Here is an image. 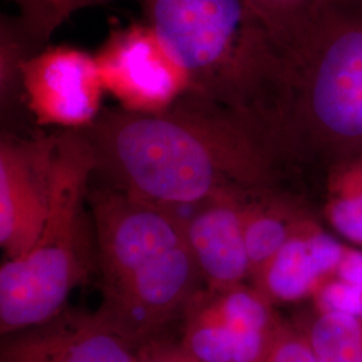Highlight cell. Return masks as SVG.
Here are the masks:
<instances>
[{
	"instance_id": "9",
	"label": "cell",
	"mask_w": 362,
	"mask_h": 362,
	"mask_svg": "<svg viewBox=\"0 0 362 362\" xmlns=\"http://www.w3.org/2000/svg\"><path fill=\"white\" fill-rule=\"evenodd\" d=\"M57 134H3L0 143V246L6 258L26 254L46 224Z\"/></svg>"
},
{
	"instance_id": "16",
	"label": "cell",
	"mask_w": 362,
	"mask_h": 362,
	"mask_svg": "<svg viewBox=\"0 0 362 362\" xmlns=\"http://www.w3.org/2000/svg\"><path fill=\"white\" fill-rule=\"evenodd\" d=\"M318 362H362V314L317 310L302 330Z\"/></svg>"
},
{
	"instance_id": "6",
	"label": "cell",
	"mask_w": 362,
	"mask_h": 362,
	"mask_svg": "<svg viewBox=\"0 0 362 362\" xmlns=\"http://www.w3.org/2000/svg\"><path fill=\"white\" fill-rule=\"evenodd\" d=\"M105 285L113 284L185 243V218L112 187L89 194Z\"/></svg>"
},
{
	"instance_id": "2",
	"label": "cell",
	"mask_w": 362,
	"mask_h": 362,
	"mask_svg": "<svg viewBox=\"0 0 362 362\" xmlns=\"http://www.w3.org/2000/svg\"><path fill=\"white\" fill-rule=\"evenodd\" d=\"M139 1L144 22L185 71L188 94L245 118L285 156L290 61L250 1Z\"/></svg>"
},
{
	"instance_id": "5",
	"label": "cell",
	"mask_w": 362,
	"mask_h": 362,
	"mask_svg": "<svg viewBox=\"0 0 362 362\" xmlns=\"http://www.w3.org/2000/svg\"><path fill=\"white\" fill-rule=\"evenodd\" d=\"M282 321L255 286L196 294L181 346L203 362H263Z\"/></svg>"
},
{
	"instance_id": "14",
	"label": "cell",
	"mask_w": 362,
	"mask_h": 362,
	"mask_svg": "<svg viewBox=\"0 0 362 362\" xmlns=\"http://www.w3.org/2000/svg\"><path fill=\"white\" fill-rule=\"evenodd\" d=\"M242 224L251 278L285 246L310 214L278 187L242 196Z\"/></svg>"
},
{
	"instance_id": "15",
	"label": "cell",
	"mask_w": 362,
	"mask_h": 362,
	"mask_svg": "<svg viewBox=\"0 0 362 362\" xmlns=\"http://www.w3.org/2000/svg\"><path fill=\"white\" fill-rule=\"evenodd\" d=\"M325 172V218L342 239L362 247V152Z\"/></svg>"
},
{
	"instance_id": "7",
	"label": "cell",
	"mask_w": 362,
	"mask_h": 362,
	"mask_svg": "<svg viewBox=\"0 0 362 362\" xmlns=\"http://www.w3.org/2000/svg\"><path fill=\"white\" fill-rule=\"evenodd\" d=\"M202 279L187 245L169 250L113 284L104 285L100 311L139 348L188 305Z\"/></svg>"
},
{
	"instance_id": "12",
	"label": "cell",
	"mask_w": 362,
	"mask_h": 362,
	"mask_svg": "<svg viewBox=\"0 0 362 362\" xmlns=\"http://www.w3.org/2000/svg\"><path fill=\"white\" fill-rule=\"evenodd\" d=\"M245 194L212 197L184 216L187 245L211 291L245 285L251 278L240 211Z\"/></svg>"
},
{
	"instance_id": "20",
	"label": "cell",
	"mask_w": 362,
	"mask_h": 362,
	"mask_svg": "<svg viewBox=\"0 0 362 362\" xmlns=\"http://www.w3.org/2000/svg\"><path fill=\"white\" fill-rule=\"evenodd\" d=\"M263 362H318L302 330L281 324Z\"/></svg>"
},
{
	"instance_id": "8",
	"label": "cell",
	"mask_w": 362,
	"mask_h": 362,
	"mask_svg": "<svg viewBox=\"0 0 362 362\" xmlns=\"http://www.w3.org/2000/svg\"><path fill=\"white\" fill-rule=\"evenodd\" d=\"M95 59L105 91L127 110L160 112L189 91L185 71L145 22L112 28Z\"/></svg>"
},
{
	"instance_id": "13",
	"label": "cell",
	"mask_w": 362,
	"mask_h": 362,
	"mask_svg": "<svg viewBox=\"0 0 362 362\" xmlns=\"http://www.w3.org/2000/svg\"><path fill=\"white\" fill-rule=\"evenodd\" d=\"M345 248L313 218L254 275L252 286L272 303L313 297L334 272Z\"/></svg>"
},
{
	"instance_id": "4",
	"label": "cell",
	"mask_w": 362,
	"mask_h": 362,
	"mask_svg": "<svg viewBox=\"0 0 362 362\" xmlns=\"http://www.w3.org/2000/svg\"><path fill=\"white\" fill-rule=\"evenodd\" d=\"M94 149L83 130L57 134L50 208L38 242L0 267V332L3 336L43 324L64 311L83 278L81 212L91 175Z\"/></svg>"
},
{
	"instance_id": "3",
	"label": "cell",
	"mask_w": 362,
	"mask_h": 362,
	"mask_svg": "<svg viewBox=\"0 0 362 362\" xmlns=\"http://www.w3.org/2000/svg\"><path fill=\"white\" fill-rule=\"evenodd\" d=\"M288 61V163L327 169L362 152V0H329Z\"/></svg>"
},
{
	"instance_id": "21",
	"label": "cell",
	"mask_w": 362,
	"mask_h": 362,
	"mask_svg": "<svg viewBox=\"0 0 362 362\" xmlns=\"http://www.w3.org/2000/svg\"><path fill=\"white\" fill-rule=\"evenodd\" d=\"M137 362H203L196 358L181 344H144L139 349Z\"/></svg>"
},
{
	"instance_id": "17",
	"label": "cell",
	"mask_w": 362,
	"mask_h": 362,
	"mask_svg": "<svg viewBox=\"0 0 362 362\" xmlns=\"http://www.w3.org/2000/svg\"><path fill=\"white\" fill-rule=\"evenodd\" d=\"M269 27L274 38L288 52L303 37L329 0H248Z\"/></svg>"
},
{
	"instance_id": "1",
	"label": "cell",
	"mask_w": 362,
	"mask_h": 362,
	"mask_svg": "<svg viewBox=\"0 0 362 362\" xmlns=\"http://www.w3.org/2000/svg\"><path fill=\"white\" fill-rule=\"evenodd\" d=\"M115 187L165 207L278 187L288 165L272 137L192 94L153 113L106 109L83 129Z\"/></svg>"
},
{
	"instance_id": "18",
	"label": "cell",
	"mask_w": 362,
	"mask_h": 362,
	"mask_svg": "<svg viewBox=\"0 0 362 362\" xmlns=\"http://www.w3.org/2000/svg\"><path fill=\"white\" fill-rule=\"evenodd\" d=\"M18 10L19 25L33 47L40 52L46 47L52 34L66 21L85 7L106 3L109 0H11Z\"/></svg>"
},
{
	"instance_id": "19",
	"label": "cell",
	"mask_w": 362,
	"mask_h": 362,
	"mask_svg": "<svg viewBox=\"0 0 362 362\" xmlns=\"http://www.w3.org/2000/svg\"><path fill=\"white\" fill-rule=\"evenodd\" d=\"M16 18L1 16L0 23V101L4 113L19 98L23 103L22 69L37 54Z\"/></svg>"
},
{
	"instance_id": "11",
	"label": "cell",
	"mask_w": 362,
	"mask_h": 362,
	"mask_svg": "<svg viewBox=\"0 0 362 362\" xmlns=\"http://www.w3.org/2000/svg\"><path fill=\"white\" fill-rule=\"evenodd\" d=\"M139 349L100 310L61 311L43 324L6 334L0 362H137Z\"/></svg>"
},
{
	"instance_id": "10",
	"label": "cell",
	"mask_w": 362,
	"mask_h": 362,
	"mask_svg": "<svg viewBox=\"0 0 362 362\" xmlns=\"http://www.w3.org/2000/svg\"><path fill=\"white\" fill-rule=\"evenodd\" d=\"M23 103L38 125L83 130L103 113L105 88L95 55L73 46L45 47L22 69Z\"/></svg>"
}]
</instances>
